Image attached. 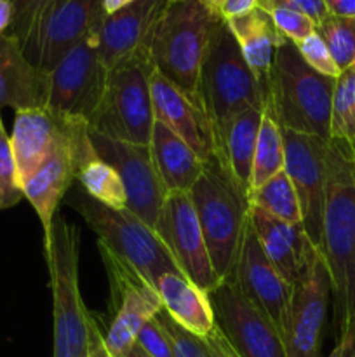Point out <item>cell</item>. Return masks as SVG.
Wrapping results in <instances>:
<instances>
[{"label":"cell","instance_id":"cell-1","mask_svg":"<svg viewBox=\"0 0 355 357\" xmlns=\"http://www.w3.org/2000/svg\"><path fill=\"white\" fill-rule=\"evenodd\" d=\"M320 251L331 278L338 333L355 326V149L329 139Z\"/></svg>","mask_w":355,"mask_h":357},{"label":"cell","instance_id":"cell-2","mask_svg":"<svg viewBox=\"0 0 355 357\" xmlns=\"http://www.w3.org/2000/svg\"><path fill=\"white\" fill-rule=\"evenodd\" d=\"M45 258L52 291V357H94L103 328L80 293L79 229L56 218Z\"/></svg>","mask_w":355,"mask_h":357},{"label":"cell","instance_id":"cell-3","mask_svg":"<svg viewBox=\"0 0 355 357\" xmlns=\"http://www.w3.org/2000/svg\"><path fill=\"white\" fill-rule=\"evenodd\" d=\"M212 267L221 281L232 279L244 232L249 223L247 192L237 183L219 152L209 157L190 190Z\"/></svg>","mask_w":355,"mask_h":357},{"label":"cell","instance_id":"cell-4","mask_svg":"<svg viewBox=\"0 0 355 357\" xmlns=\"http://www.w3.org/2000/svg\"><path fill=\"white\" fill-rule=\"evenodd\" d=\"M336 79L315 72L298 47L285 40L275 52L270 75V107L278 126L331 139V107Z\"/></svg>","mask_w":355,"mask_h":357},{"label":"cell","instance_id":"cell-5","mask_svg":"<svg viewBox=\"0 0 355 357\" xmlns=\"http://www.w3.org/2000/svg\"><path fill=\"white\" fill-rule=\"evenodd\" d=\"M218 17L200 0H169L146 42L153 68L194 98H198L202 59Z\"/></svg>","mask_w":355,"mask_h":357},{"label":"cell","instance_id":"cell-6","mask_svg":"<svg viewBox=\"0 0 355 357\" xmlns=\"http://www.w3.org/2000/svg\"><path fill=\"white\" fill-rule=\"evenodd\" d=\"M198 98L214 126L216 138L226 124L249 108L267 105L260 80L244 59L239 42L221 16L214 23L198 75Z\"/></svg>","mask_w":355,"mask_h":357},{"label":"cell","instance_id":"cell-7","mask_svg":"<svg viewBox=\"0 0 355 357\" xmlns=\"http://www.w3.org/2000/svg\"><path fill=\"white\" fill-rule=\"evenodd\" d=\"M155 72L146 45L108 72L103 96L89 121L90 131L117 142L150 145L153 114L150 77Z\"/></svg>","mask_w":355,"mask_h":357},{"label":"cell","instance_id":"cell-8","mask_svg":"<svg viewBox=\"0 0 355 357\" xmlns=\"http://www.w3.org/2000/svg\"><path fill=\"white\" fill-rule=\"evenodd\" d=\"M72 204L97 234V241L110 248L152 286H155L164 272H180L155 229L146 225L127 208L111 209L90 199L84 190L73 195Z\"/></svg>","mask_w":355,"mask_h":357},{"label":"cell","instance_id":"cell-9","mask_svg":"<svg viewBox=\"0 0 355 357\" xmlns=\"http://www.w3.org/2000/svg\"><path fill=\"white\" fill-rule=\"evenodd\" d=\"M94 157H97V153L90 142L89 124L84 119L66 117L63 135L51 155L21 187L24 199L33 206L42 223L44 251L51 248L52 227L59 202L77 180L80 167Z\"/></svg>","mask_w":355,"mask_h":357},{"label":"cell","instance_id":"cell-10","mask_svg":"<svg viewBox=\"0 0 355 357\" xmlns=\"http://www.w3.org/2000/svg\"><path fill=\"white\" fill-rule=\"evenodd\" d=\"M97 248L110 284L111 321L103 328L104 349L111 357H127L139 330L164 309L162 300L155 286L145 281L110 248L100 241Z\"/></svg>","mask_w":355,"mask_h":357},{"label":"cell","instance_id":"cell-11","mask_svg":"<svg viewBox=\"0 0 355 357\" xmlns=\"http://www.w3.org/2000/svg\"><path fill=\"white\" fill-rule=\"evenodd\" d=\"M103 0H54L37 16L19 40L24 58L51 73L103 20Z\"/></svg>","mask_w":355,"mask_h":357},{"label":"cell","instance_id":"cell-12","mask_svg":"<svg viewBox=\"0 0 355 357\" xmlns=\"http://www.w3.org/2000/svg\"><path fill=\"white\" fill-rule=\"evenodd\" d=\"M100 24L66 52L49 73V110L65 117L84 119L87 124L100 105L108 75L97 52Z\"/></svg>","mask_w":355,"mask_h":357},{"label":"cell","instance_id":"cell-13","mask_svg":"<svg viewBox=\"0 0 355 357\" xmlns=\"http://www.w3.org/2000/svg\"><path fill=\"white\" fill-rule=\"evenodd\" d=\"M155 232L188 281L204 293H211L221 284L212 267L190 192H169L157 218Z\"/></svg>","mask_w":355,"mask_h":357},{"label":"cell","instance_id":"cell-14","mask_svg":"<svg viewBox=\"0 0 355 357\" xmlns=\"http://www.w3.org/2000/svg\"><path fill=\"white\" fill-rule=\"evenodd\" d=\"M281 129L284 139V169L291 178L298 195L303 229L310 241L320 250L324 208H326L329 142L319 136Z\"/></svg>","mask_w":355,"mask_h":357},{"label":"cell","instance_id":"cell-15","mask_svg":"<svg viewBox=\"0 0 355 357\" xmlns=\"http://www.w3.org/2000/svg\"><path fill=\"white\" fill-rule=\"evenodd\" d=\"M216 326L239 357H287L277 326L228 279L211 293Z\"/></svg>","mask_w":355,"mask_h":357},{"label":"cell","instance_id":"cell-16","mask_svg":"<svg viewBox=\"0 0 355 357\" xmlns=\"http://www.w3.org/2000/svg\"><path fill=\"white\" fill-rule=\"evenodd\" d=\"M90 142L97 157L106 160L120 174L129 211L155 229L159 213L169 192L157 173L150 145L117 142L94 131H90Z\"/></svg>","mask_w":355,"mask_h":357},{"label":"cell","instance_id":"cell-17","mask_svg":"<svg viewBox=\"0 0 355 357\" xmlns=\"http://www.w3.org/2000/svg\"><path fill=\"white\" fill-rule=\"evenodd\" d=\"M331 296V278L322 251L294 284L287 324L282 335L287 357H320V338Z\"/></svg>","mask_w":355,"mask_h":357},{"label":"cell","instance_id":"cell-18","mask_svg":"<svg viewBox=\"0 0 355 357\" xmlns=\"http://www.w3.org/2000/svg\"><path fill=\"white\" fill-rule=\"evenodd\" d=\"M232 281L253 305L267 314L278 333L284 335L294 286L282 278L267 257L251 223L244 232Z\"/></svg>","mask_w":355,"mask_h":357},{"label":"cell","instance_id":"cell-19","mask_svg":"<svg viewBox=\"0 0 355 357\" xmlns=\"http://www.w3.org/2000/svg\"><path fill=\"white\" fill-rule=\"evenodd\" d=\"M150 94L155 121L183 138L202 160L218 152L214 126L198 98L181 91L157 70L150 77Z\"/></svg>","mask_w":355,"mask_h":357},{"label":"cell","instance_id":"cell-20","mask_svg":"<svg viewBox=\"0 0 355 357\" xmlns=\"http://www.w3.org/2000/svg\"><path fill=\"white\" fill-rule=\"evenodd\" d=\"M167 2L169 0H134L117 13L104 14L97 35V52L106 72L146 45Z\"/></svg>","mask_w":355,"mask_h":357},{"label":"cell","instance_id":"cell-21","mask_svg":"<svg viewBox=\"0 0 355 357\" xmlns=\"http://www.w3.org/2000/svg\"><path fill=\"white\" fill-rule=\"evenodd\" d=\"M249 223L275 268L294 286L306 274L319 251L301 223L282 222L256 206H251Z\"/></svg>","mask_w":355,"mask_h":357},{"label":"cell","instance_id":"cell-22","mask_svg":"<svg viewBox=\"0 0 355 357\" xmlns=\"http://www.w3.org/2000/svg\"><path fill=\"white\" fill-rule=\"evenodd\" d=\"M66 117L49 108H31L16 112L10 150H13L16 180L23 187L28 178L51 155L61 138Z\"/></svg>","mask_w":355,"mask_h":357},{"label":"cell","instance_id":"cell-23","mask_svg":"<svg viewBox=\"0 0 355 357\" xmlns=\"http://www.w3.org/2000/svg\"><path fill=\"white\" fill-rule=\"evenodd\" d=\"M51 75L24 58L16 37H0V108L16 112L47 108Z\"/></svg>","mask_w":355,"mask_h":357},{"label":"cell","instance_id":"cell-24","mask_svg":"<svg viewBox=\"0 0 355 357\" xmlns=\"http://www.w3.org/2000/svg\"><path fill=\"white\" fill-rule=\"evenodd\" d=\"M239 42L244 59L260 80L265 98H270V75L275 52L287 38L277 30L270 14L258 7L253 13L226 21Z\"/></svg>","mask_w":355,"mask_h":357},{"label":"cell","instance_id":"cell-25","mask_svg":"<svg viewBox=\"0 0 355 357\" xmlns=\"http://www.w3.org/2000/svg\"><path fill=\"white\" fill-rule=\"evenodd\" d=\"M167 316L195 337H207L216 326L207 293L188 281L181 272H164L155 282Z\"/></svg>","mask_w":355,"mask_h":357},{"label":"cell","instance_id":"cell-26","mask_svg":"<svg viewBox=\"0 0 355 357\" xmlns=\"http://www.w3.org/2000/svg\"><path fill=\"white\" fill-rule=\"evenodd\" d=\"M150 152L167 192H190L204 171L205 160L183 138L159 121L153 124Z\"/></svg>","mask_w":355,"mask_h":357},{"label":"cell","instance_id":"cell-27","mask_svg":"<svg viewBox=\"0 0 355 357\" xmlns=\"http://www.w3.org/2000/svg\"><path fill=\"white\" fill-rule=\"evenodd\" d=\"M261 117L263 110L249 108L233 117L218 136V152L226 160L237 183L246 192L251 190L254 149Z\"/></svg>","mask_w":355,"mask_h":357},{"label":"cell","instance_id":"cell-28","mask_svg":"<svg viewBox=\"0 0 355 357\" xmlns=\"http://www.w3.org/2000/svg\"><path fill=\"white\" fill-rule=\"evenodd\" d=\"M284 139L282 129L275 119L270 107L263 108L260 131L256 138L253 160V176H251V190L260 187L271 176L284 169ZM249 194V192H247Z\"/></svg>","mask_w":355,"mask_h":357},{"label":"cell","instance_id":"cell-29","mask_svg":"<svg viewBox=\"0 0 355 357\" xmlns=\"http://www.w3.org/2000/svg\"><path fill=\"white\" fill-rule=\"evenodd\" d=\"M251 206L263 209L268 215L287 223H301V208L294 185L285 169L278 171L275 176L253 188L247 194ZM303 225V223H301Z\"/></svg>","mask_w":355,"mask_h":357},{"label":"cell","instance_id":"cell-30","mask_svg":"<svg viewBox=\"0 0 355 357\" xmlns=\"http://www.w3.org/2000/svg\"><path fill=\"white\" fill-rule=\"evenodd\" d=\"M77 181L94 201L111 209L127 208V195L120 174L101 157L87 160L77 173Z\"/></svg>","mask_w":355,"mask_h":357},{"label":"cell","instance_id":"cell-31","mask_svg":"<svg viewBox=\"0 0 355 357\" xmlns=\"http://www.w3.org/2000/svg\"><path fill=\"white\" fill-rule=\"evenodd\" d=\"M331 138L350 143L355 149V89L350 68L343 70L334 84Z\"/></svg>","mask_w":355,"mask_h":357},{"label":"cell","instance_id":"cell-32","mask_svg":"<svg viewBox=\"0 0 355 357\" xmlns=\"http://www.w3.org/2000/svg\"><path fill=\"white\" fill-rule=\"evenodd\" d=\"M340 72L355 65V20L327 16L315 28Z\"/></svg>","mask_w":355,"mask_h":357},{"label":"cell","instance_id":"cell-33","mask_svg":"<svg viewBox=\"0 0 355 357\" xmlns=\"http://www.w3.org/2000/svg\"><path fill=\"white\" fill-rule=\"evenodd\" d=\"M23 197V190L16 180V167H14L13 150H10V136L7 135L2 114H0V209L13 208Z\"/></svg>","mask_w":355,"mask_h":357},{"label":"cell","instance_id":"cell-34","mask_svg":"<svg viewBox=\"0 0 355 357\" xmlns=\"http://www.w3.org/2000/svg\"><path fill=\"white\" fill-rule=\"evenodd\" d=\"M157 317H159V321L162 323V326L166 328L167 335H169L171 344H173L174 357H212L207 345H205L204 338L195 337V335L188 333L187 330L178 326V324L167 316L166 310H160V312L157 314Z\"/></svg>","mask_w":355,"mask_h":357},{"label":"cell","instance_id":"cell-35","mask_svg":"<svg viewBox=\"0 0 355 357\" xmlns=\"http://www.w3.org/2000/svg\"><path fill=\"white\" fill-rule=\"evenodd\" d=\"M267 13L270 14L277 30L292 44H299L306 37L315 33L317 24L308 16L298 13V10L285 9V7H274V9H268Z\"/></svg>","mask_w":355,"mask_h":357},{"label":"cell","instance_id":"cell-36","mask_svg":"<svg viewBox=\"0 0 355 357\" xmlns=\"http://www.w3.org/2000/svg\"><path fill=\"white\" fill-rule=\"evenodd\" d=\"M294 45L298 47L299 54H301V58L305 59V63L310 68H313L315 72L322 73L326 77L338 79V75L341 73L340 68L336 66L329 49H327V45L324 44V40L317 31Z\"/></svg>","mask_w":355,"mask_h":357},{"label":"cell","instance_id":"cell-37","mask_svg":"<svg viewBox=\"0 0 355 357\" xmlns=\"http://www.w3.org/2000/svg\"><path fill=\"white\" fill-rule=\"evenodd\" d=\"M136 344L143 349L150 357H174L173 344L167 335L166 328L159 321V317H152L145 326L139 330Z\"/></svg>","mask_w":355,"mask_h":357},{"label":"cell","instance_id":"cell-38","mask_svg":"<svg viewBox=\"0 0 355 357\" xmlns=\"http://www.w3.org/2000/svg\"><path fill=\"white\" fill-rule=\"evenodd\" d=\"M9 2L10 6H13L14 16L7 33L16 37L17 42H19L21 38L26 35L31 23L37 20L38 14H40L49 3L54 2V0H9Z\"/></svg>","mask_w":355,"mask_h":357},{"label":"cell","instance_id":"cell-39","mask_svg":"<svg viewBox=\"0 0 355 357\" xmlns=\"http://www.w3.org/2000/svg\"><path fill=\"white\" fill-rule=\"evenodd\" d=\"M260 7L265 10L274 9V7L298 10V13L308 16L315 24H319L320 21L329 16L324 0H260Z\"/></svg>","mask_w":355,"mask_h":357},{"label":"cell","instance_id":"cell-40","mask_svg":"<svg viewBox=\"0 0 355 357\" xmlns=\"http://www.w3.org/2000/svg\"><path fill=\"white\" fill-rule=\"evenodd\" d=\"M258 7H260V0H223L218 9V14L223 20L228 21L233 20V17L253 13Z\"/></svg>","mask_w":355,"mask_h":357},{"label":"cell","instance_id":"cell-41","mask_svg":"<svg viewBox=\"0 0 355 357\" xmlns=\"http://www.w3.org/2000/svg\"><path fill=\"white\" fill-rule=\"evenodd\" d=\"M204 342L212 357H239L218 326H214V330L204 337Z\"/></svg>","mask_w":355,"mask_h":357},{"label":"cell","instance_id":"cell-42","mask_svg":"<svg viewBox=\"0 0 355 357\" xmlns=\"http://www.w3.org/2000/svg\"><path fill=\"white\" fill-rule=\"evenodd\" d=\"M327 357H355V326L338 333L336 347Z\"/></svg>","mask_w":355,"mask_h":357},{"label":"cell","instance_id":"cell-43","mask_svg":"<svg viewBox=\"0 0 355 357\" xmlns=\"http://www.w3.org/2000/svg\"><path fill=\"white\" fill-rule=\"evenodd\" d=\"M327 14L355 20V0H324Z\"/></svg>","mask_w":355,"mask_h":357},{"label":"cell","instance_id":"cell-44","mask_svg":"<svg viewBox=\"0 0 355 357\" xmlns=\"http://www.w3.org/2000/svg\"><path fill=\"white\" fill-rule=\"evenodd\" d=\"M13 16H14V10L9 0H0V37H2V35L10 28Z\"/></svg>","mask_w":355,"mask_h":357},{"label":"cell","instance_id":"cell-45","mask_svg":"<svg viewBox=\"0 0 355 357\" xmlns=\"http://www.w3.org/2000/svg\"><path fill=\"white\" fill-rule=\"evenodd\" d=\"M134 0H103V10L104 14H113L117 13V10L124 9V7H127L129 3H132Z\"/></svg>","mask_w":355,"mask_h":357},{"label":"cell","instance_id":"cell-46","mask_svg":"<svg viewBox=\"0 0 355 357\" xmlns=\"http://www.w3.org/2000/svg\"><path fill=\"white\" fill-rule=\"evenodd\" d=\"M200 2L204 3V6H207L211 10H214L216 14H218V9H219V6H221L223 0H200Z\"/></svg>","mask_w":355,"mask_h":357},{"label":"cell","instance_id":"cell-47","mask_svg":"<svg viewBox=\"0 0 355 357\" xmlns=\"http://www.w3.org/2000/svg\"><path fill=\"white\" fill-rule=\"evenodd\" d=\"M127 357H150L148 354H146V352L145 351H143V349L141 347H139V345L138 344H136L134 345V347H132L131 349V352H129V356Z\"/></svg>","mask_w":355,"mask_h":357},{"label":"cell","instance_id":"cell-48","mask_svg":"<svg viewBox=\"0 0 355 357\" xmlns=\"http://www.w3.org/2000/svg\"><path fill=\"white\" fill-rule=\"evenodd\" d=\"M94 357H111L110 354H108L106 349H104V342L103 340H101V344L97 345L96 352H94Z\"/></svg>","mask_w":355,"mask_h":357}]
</instances>
